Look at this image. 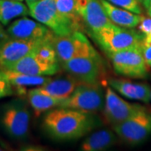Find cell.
<instances>
[{
    "mask_svg": "<svg viewBox=\"0 0 151 151\" xmlns=\"http://www.w3.org/2000/svg\"><path fill=\"white\" fill-rule=\"evenodd\" d=\"M113 69L125 77L145 79L149 75V66L146 64L141 44L134 48L108 54Z\"/></svg>",
    "mask_w": 151,
    "mask_h": 151,
    "instance_id": "7",
    "label": "cell"
},
{
    "mask_svg": "<svg viewBox=\"0 0 151 151\" xmlns=\"http://www.w3.org/2000/svg\"><path fill=\"white\" fill-rule=\"evenodd\" d=\"M8 38H9V35H7V32L4 30V25L0 23V43L4 41Z\"/></svg>",
    "mask_w": 151,
    "mask_h": 151,
    "instance_id": "27",
    "label": "cell"
},
{
    "mask_svg": "<svg viewBox=\"0 0 151 151\" xmlns=\"http://www.w3.org/2000/svg\"><path fill=\"white\" fill-rule=\"evenodd\" d=\"M14 86L7 75L6 71L0 69V99L11 97L14 94Z\"/></svg>",
    "mask_w": 151,
    "mask_h": 151,
    "instance_id": "24",
    "label": "cell"
},
{
    "mask_svg": "<svg viewBox=\"0 0 151 151\" xmlns=\"http://www.w3.org/2000/svg\"><path fill=\"white\" fill-rule=\"evenodd\" d=\"M27 6L29 14L48 27L55 36H66L77 31L57 9L55 0H37L29 3Z\"/></svg>",
    "mask_w": 151,
    "mask_h": 151,
    "instance_id": "4",
    "label": "cell"
},
{
    "mask_svg": "<svg viewBox=\"0 0 151 151\" xmlns=\"http://www.w3.org/2000/svg\"><path fill=\"white\" fill-rule=\"evenodd\" d=\"M114 6L129 10L135 14H142L140 0H106Z\"/></svg>",
    "mask_w": 151,
    "mask_h": 151,
    "instance_id": "23",
    "label": "cell"
},
{
    "mask_svg": "<svg viewBox=\"0 0 151 151\" xmlns=\"http://www.w3.org/2000/svg\"><path fill=\"white\" fill-rule=\"evenodd\" d=\"M150 99H151V93H150Z\"/></svg>",
    "mask_w": 151,
    "mask_h": 151,
    "instance_id": "33",
    "label": "cell"
},
{
    "mask_svg": "<svg viewBox=\"0 0 151 151\" xmlns=\"http://www.w3.org/2000/svg\"><path fill=\"white\" fill-rule=\"evenodd\" d=\"M77 11L84 27L90 34L112 23L100 0H77Z\"/></svg>",
    "mask_w": 151,
    "mask_h": 151,
    "instance_id": "13",
    "label": "cell"
},
{
    "mask_svg": "<svg viewBox=\"0 0 151 151\" xmlns=\"http://www.w3.org/2000/svg\"><path fill=\"white\" fill-rule=\"evenodd\" d=\"M140 1H141V4H143L144 7H145L147 4H149L151 2V0H140Z\"/></svg>",
    "mask_w": 151,
    "mask_h": 151,
    "instance_id": "29",
    "label": "cell"
},
{
    "mask_svg": "<svg viewBox=\"0 0 151 151\" xmlns=\"http://www.w3.org/2000/svg\"><path fill=\"white\" fill-rule=\"evenodd\" d=\"M60 69L59 63H51L45 60L38 54L35 49L31 53L4 70H13L28 75L50 76L58 73Z\"/></svg>",
    "mask_w": 151,
    "mask_h": 151,
    "instance_id": "14",
    "label": "cell"
},
{
    "mask_svg": "<svg viewBox=\"0 0 151 151\" xmlns=\"http://www.w3.org/2000/svg\"><path fill=\"white\" fill-rule=\"evenodd\" d=\"M54 39V38H52ZM52 39L42 40H26L8 38L0 43V68L6 69L18 60L31 53L40 45Z\"/></svg>",
    "mask_w": 151,
    "mask_h": 151,
    "instance_id": "12",
    "label": "cell"
},
{
    "mask_svg": "<svg viewBox=\"0 0 151 151\" xmlns=\"http://www.w3.org/2000/svg\"><path fill=\"white\" fill-rule=\"evenodd\" d=\"M141 47L146 64L151 68V42H141Z\"/></svg>",
    "mask_w": 151,
    "mask_h": 151,
    "instance_id": "26",
    "label": "cell"
},
{
    "mask_svg": "<svg viewBox=\"0 0 151 151\" xmlns=\"http://www.w3.org/2000/svg\"><path fill=\"white\" fill-rule=\"evenodd\" d=\"M72 77L81 83L97 84L104 74V65L97 50L60 64Z\"/></svg>",
    "mask_w": 151,
    "mask_h": 151,
    "instance_id": "6",
    "label": "cell"
},
{
    "mask_svg": "<svg viewBox=\"0 0 151 151\" xmlns=\"http://www.w3.org/2000/svg\"><path fill=\"white\" fill-rule=\"evenodd\" d=\"M112 128L124 143L140 145L151 135V109L142 105L131 117Z\"/></svg>",
    "mask_w": 151,
    "mask_h": 151,
    "instance_id": "5",
    "label": "cell"
},
{
    "mask_svg": "<svg viewBox=\"0 0 151 151\" xmlns=\"http://www.w3.org/2000/svg\"><path fill=\"white\" fill-rule=\"evenodd\" d=\"M142 107L139 103L125 101L116 93L111 86L107 87L103 117L104 121L111 126L119 124L131 117Z\"/></svg>",
    "mask_w": 151,
    "mask_h": 151,
    "instance_id": "10",
    "label": "cell"
},
{
    "mask_svg": "<svg viewBox=\"0 0 151 151\" xmlns=\"http://www.w3.org/2000/svg\"><path fill=\"white\" fill-rule=\"evenodd\" d=\"M100 1L110 21L120 27L134 29L139 25L144 17L142 14H135L129 10L114 6L106 0Z\"/></svg>",
    "mask_w": 151,
    "mask_h": 151,
    "instance_id": "16",
    "label": "cell"
},
{
    "mask_svg": "<svg viewBox=\"0 0 151 151\" xmlns=\"http://www.w3.org/2000/svg\"><path fill=\"white\" fill-rule=\"evenodd\" d=\"M103 89L99 83H80L70 97L63 100L59 108H72L94 113L103 107Z\"/></svg>",
    "mask_w": 151,
    "mask_h": 151,
    "instance_id": "8",
    "label": "cell"
},
{
    "mask_svg": "<svg viewBox=\"0 0 151 151\" xmlns=\"http://www.w3.org/2000/svg\"><path fill=\"white\" fill-rule=\"evenodd\" d=\"M145 8L146 11H147V14L149 15V17L151 18V2L149 4H147Z\"/></svg>",
    "mask_w": 151,
    "mask_h": 151,
    "instance_id": "28",
    "label": "cell"
},
{
    "mask_svg": "<svg viewBox=\"0 0 151 151\" xmlns=\"http://www.w3.org/2000/svg\"><path fill=\"white\" fill-rule=\"evenodd\" d=\"M119 136L114 130L101 129L87 136L81 145L83 151H103L110 149L119 142Z\"/></svg>",
    "mask_w": 151,
    "mask_h": 151,
    "instance_id": "18",
    "label": "cell"
},
{
    "mask_svg": "<svg viewBox=\"0 0 151 151\" xmlns=\"http://www.w3.org/2000/svg\"><path fill=\"white\" fill-rule=\"evenodd\" d=\"M91 35L108 54L134 48L139 45L143 40V35L139 31L120 27L113 23Z\"/></svg>",
    "mask_w": 151,
    "mask_h": 151,
    "instance_id": "3",
    "label": "cell"
},
{
    "mask_svg": "<svg viewBox=\"0 0 151 151\" xmlns=\"http://www.w3.org/2000/svg\"><path fill=\"white\" fill-rule=\"evenodd\" d=\"M80 83L81 82L68 74L65 77L57 79L51 78L50 81L43 86H38V88L46 95L64 100L70 97Z\"/></svg>",
    "mask_w": 151,
    "mask_h": 151,
    "instance_id": "17",
    "label": "cell"
},
{
    "mask_svg": "<svg viewBox=\"0 0 151 151\" xmlns=\"http://www.w3.org/2000/svg\"><path fill=\"white\" fill-rule=\"evenodd\" d=\"M53 45L60 64L96 50L86 35L80 30L66 36H55Z\"/></svg>",
    "mask_w": 151,
    "mask_h": 151,
    "instance_id": "9",
    "label": "cell"
},
{
    "mask_svg": "<svg viewBox=\"0 0 151 151\" xmlns=\"http://www.w3.org/2000/svg\"><path fill=\"white\" fill-rule=\"evenodd\" d=\"M57 9L59 12L67 19L74 25L76 30L83 29L81 17L77 11V0H55Z\"/></svg>",
    "mask_w": 151,
    "mask_h": 151,
    "instance_id": "22",
    "label": "cell"
},
{
    "mask_svg": "<svg viewBox=\"0 0 151 151\" xmlns=\"http://www.w3.org/2000/svg\"><path fill=\"white\" fill-rule=\"evenodd\" d=\"M30 111L22 97L3 106L0 111V125L7 134L17 140L27 138L29 132Z\"/></svg>",
    "mask_w": 151,
    "mask_h": 151,
    "instance_id": "2",
    "label": "cell"
},
{
    "mask_svg": "<svg viewBox=\"0 0 151 151\" xmlns=\"http://www.w3.org/2000/svg\"><path fill=\"white\" fill-rule=\"evenodd\" d=\"M26 1V3L29 4V3H32V2H35V1H37V0H25Z\"/></svg>",
    "mask_w": 151,
    "mask_h": 151,
    "instance_id": "30",
    "label": "cell"
},
{
    "mask_svg": "<svg viewBox=\"0 0 151 151\" xmlns=\"http://www.w3.org/2000/svg\"><path fill=\"white\" fill-rule=\"evenodd\" d=\"M17 1H21V2H23L24 0H17Z\"/></svg>",
    "mask_w": 151,
    "mask_h": 151,
    "instance_id": "31",
    "label": "cell"
},
{
    "mask_svg": "<svg viewBox=\"0 0 151 151\" xmlns=\"http://www.w3.org/2000/svg\"><path fill=\"white\" fill-rule=\"evenodd\" d=\"M28 14V6L21 1L0 0V23L4 26L19 17L26 16Z\"/></svg>",
    "mask_w": 151,
    "mask_h": 151,
    "instance_id": "21",
    "label": "cell"
},
{
    "mask_svg": "<svg viewBox=\"0 0 151 151\" xmlns=\"http://www.w3.org/2000/svg\"><path fill=\"white\" fill-rule=\"evenodd\" d=\"M26 97L28 103L32 108L36 117H39L40 114L52 108H59L60 103L63 102L62 99H58L45 94L38 87L28 89Z\"/></svg>",
    "mask_w": 151,
    "mask_h": 151,
    "instance_id": "20",
    "label": "cell"
},
{
    "mask_svg": "<svg viewBox=\"0 0 151 151\" xmlns=\"http://www.w3.org/2000/svg\"><path fill=\"white\" fill-rule=\"evenodd\" d=\"M6 32L9 38L26 40H49L55 36L54 33L43 24L25 16L11 22Z\"/></svg>",
    "mask_w": 151,
    "mask_h": 151,
    "instance_id": "11",
    "label": "cell"
},
{
    "mask_svg": "<svg viewBox=\"0 0 151 151\" xmlns=\"http://www.w3.org/2000/svg\"><path fill=\"white\" fill-rule=\"evenodd\" d=\"M99 121L93 113L68 108H58L44 116L42 127L55 140H75L88 134Z\"/></svg>",
    "mask_w": 151,
    "mask_h": 151,
    "instance_id": "1",
    "label": "cell"
},
{
    "mask_svg": "<svg viewBox=\"0 0 151 151\" xmlns=\"http://www.w3.org/2000/svg\"><path fill=\"white\" fill-rule=\"evenodd\" d=\"M139 31L143 35L142 42H151V18L143 17L138 25Z\"/></svg>",
    "mask_w": 151,
    "mask_h": 151,
    "instance_id": "25",
    "label": "cell"
},
{
    "mask_svg": "<svg viewBox=\"0 0 151 151\" xmlns=\"http://www.w3.org/2000/svg\"><path fill=\"white\" fill-rule=\"evenodd\" d=\"M109 86L122 96L145 103L151 101V86L146 82H135L126 78H110Z\"/></svg>",
    "mask_w": 151,
    "mask_h": 151,
    "instance_id": "15",
    "label": "cell"
},
{
    "mask_svg": "<svg viewBox=\"0 0 151 151\" xmlns=\"http://www.w3.org/2000/svg\"><path fill=\"white\" fill-rule=\"evenodd\" d=\"M0 150H3V149H2L1 147H0Z\"/></svg>",
    "mask_w": 151,
    "mask_h": 151,
    "instance_id": "32",
    "label": "cell"
},
{
    "mask_svg": "<svg viewBox=\"0 0 151 151\" xmlns=\"http://www.w3.org/2000/svg\"><path fill=\"white\" fill-rule=\"evenodd\" d=\"M4 70V69H3ZM9 76L10 82L14 86V92L21 97L27 96L28 87H38L45 85L51 80L50 76H32L23 74L13 70H4Z\"/></svg>",
    "mask_w": 151,
    "mask_h": 151,
    "instance_id": "19",
    "label": "cell"
}]
</instances>
